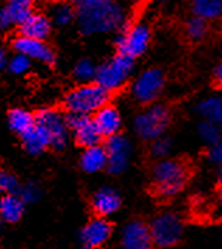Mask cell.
I'll use <instances>...</instances> for the list:
<instances>
[{"instance_id":"1","label":"cell","mask_w":222,"mask_h":249,"mask_svg":"<svg viewBox=\"0 0 222 249\" xmlns=\"http://www.w3.org/2000/svg\"><path fill=\"white\" fill-rule=\"evenodd\" d=\"M75 12L79 28L85 36L121 30L127 23L124 9L110 0H79Z\"/></svg>"},{"instance_id":"2","label":"cell","mask_w":222,"mask_h":249,"mask_svg":"<svg viewBox=\"0 0 222 249\" xmlns=\"http://www.w3.org/2000/svg\"><path fill=\"white\" fill-rule=\"evenodd\" d=\"M191 176L188 163L183 159L166 158L157 160L151 173V186L155 196L171 198L182 193Z\"/></svg>"},{"instance_id":"3","label":"cell","mask_w":222,"mask_h":249,"mask_svg":"<svg viewBox=\"0 0 222 249\" xmlns=\"http://www.w3.org/2000/svg\"><path fill=\"white\" fill-rule=\"evenodd\" d=\"M110 92H107L96 82L79 85L78 88L66 93L64 97V106L68 114L90 116L96 114L102 107L108 105Z\"/></svg>"},{"instance_id":"4","label":"cell","mask_w":222,"mask_h":249,"mask_svg":"<svg viewBox=\"0 0 222 249\" xmlns=\"http://www.w3.org/2000/svg\"><path fill=\"white\" fill-rule=\"evenodd\" d=\"M171 121V113L168 106L155 103L148 106L134 120V130L144 141H155L163 137Z\"/></svg>"},{"instance_id":"5","label":"cell","mask_w":222,"mask_h":249,"mask_svg":"<svg viewBox=\"0 0 222 249\" xmlns=\"http://www.w3.org/2000/svg\"><path fill=\"white\" fill-rule=\"evenodd\" d=\"M154 245L157 248H171L180 244L184 234L182 217L176 213L165 211L157 214L149 224Z\"/></svg>"},{"instance_id":"6","label":"cell","mask_w":222,"mask_h":249,"mask_svg":"<svg viewBox=\"0 0 222 249\" xmlns=\"http://www.w3.org/2000/svg\"><path fill=\"white\" fill-rule=\"evenodd\" d=\"M151 28L145 23H125L124 27L120 30V34L116 39L117 53L128 56L131 59H135L149 47L151 42Z\"/></svg>"},{"instance_id":"7","label":"cell","mask_w":222,"mask_h":249,"mask_svg":"<svg viewBox=\"0 0 222 249\" xmlns=\"http://www.w3.org/2000/svg\"><path fill=\"white\" fill-rule=\"evenodd\" d=\"M134 72V59L124 55H114L97 68L96 83L107 92L117 90L127 83Z\"/></svg>"},{"instance_id":"8","label":"cell","mask_w":222,"mask_h":249,"mask_svg":"<svg viewBox=\"0 0 222 249\" xmlns=\"http://www.w3.org/2000/svg\"><path fill=\"white\" fill-rule=\"evenodd\" d=\"M166 78L162 69L159 68H149L141 72L132 83L131 93L135 102L139 105L151 106L155 105L157 99L165 89Z\"/></svg>"},{"instance_id":"9","label":"cell","mask_w":222,"mask_h":249,"mask_svg":"<svg viewBox=\"0 0 222 249\" xmlns=\"http://www.w3.org/2000/svg\"><path fill=\"white\" fill-rule=\"evenodd\" d=\"M107 152V171L111 175H121L128 168L132 145L130 140L121 134L107 138L104 145Z\"/></svg>"},{"instance_id":"10","label":"cell","mask_w":222,"mask_h":249,"mask_svg":"<svg viewBox=\"0 0 222 249\" xmlns=\"http://www.w3.org/2000/svg\"><path fill=\"white\" fill-rule=\"evenodd\" d=\"M35 123L42 125L48 131L51 137V146H53L55 149H62L65 146L69 134V127L65 116H62L59 111L52 108H45L37 114Z\"/></svg>"},{"instance_id":"11","label":"cell","mask_w":222,"mask_h":249,"mask_svg":"<svg viewBox=\"0 0 222 249\" xmlns=\"http://www.w3.org/2000/svg\"><path fill=\"white\" fill-rule=\"evenodd\" d=\"M66 123L69 130L73 132V137L80 146L92 148L100 145L102 134L99 132L96 123L92 116H79V114H68Z\"/></svg>"},{"instance_id":"12","label":"cell","mask_w":222,"mask_h":249,"mask_svg":"<svg viewBox=\"0 0 222 249\" xmlns=\"http://www.w3.org/2000/svg\"><path fill=\"white\" fill-rule=\"evenodd\" d=\"M122 249H152L154 239L151 234L149 224L141 220H132L127 223L121 232Z\"/></svg>"},{"instance_id":"13","label":"cell","mask_w":222,"mask_h":249,"mask_svg":"<svg viewBox=\"0 0 222 249\" xmlns=\"http://www.w3.org/2000/svg\"><path fill=\"white\" fill-rule=\"evenodd\" d=\"M13 48L17 51V53H21L27 56L28 59H37L42 64L52 65L55 64V53L44 42L38 39L26 38V37H18L14 39Z\"/></svg>"},{"instance_id":"14","label":"cell","mask_w":222,"mask_h":249,"mask_svg":"<svg viewBox=\"0 0 222 249\" xmlns=\"http://www.w3.org/2000/svg\"><path fill=\"white\" fill-rule=\"evenodd\" d=\"M113 234V227L105 218H93L80 231V239L86 248L97 249L103 247Z\"/></svg>"},{"instance_id":"15","label":"cell","mask_w":222,"mask_h":249,"mask_svg":"<svg viewBox=\"0 0 222 249\" xmlns=\"http://www.w3.org/2000/svg\"><path fill=\"white\" fill-rule=\"evenodd\" d=\"M93 120L103 138H111L120 134L121 125H122V118L116 106L108 103L104 107H102L93 116Z\"/></svg>"},{"instance_id":"16","label":"cell","mask_w":222,"mask_h":249,"mask_svg":"<svg viewBox=\"0 0 222 249\" xmlns=\"http://www.w3.org/2000/svg\"><path fill=\"white\" fill-rule=\"evenodd\" d=\"M31 14H33L31 1L12 0L0 10V27L7 28L13 24L21 26Z\"/></svg>"},{"instance_id":"17","label":"cell","mask_w":222,"mask_h":249,"mask_svg":"<svg viewBox=\"0 0 222 249\" xmlns=\"http://www.w3.org/2000/svg\"><path fill=\"white\" fill-rule=\"evenodd\" d=\"M92 207L99 217H108L121 207V196L111 187H102L93 196Z\"/></svg>"},{"instance_id":"18","label":"cell","mask_w":222,"mask_h":249,"mask_svg":"<svg viewBox=\"0 0 222 249\" xmlns=\"http://www.w3.org/2000/svg\"><path fill=\"white\" fill-rule=\"evenodd\" d=\"M21 37L44 41L51 34V20L42 13H33L20 26Z\"/></svg>"},{"instance_id":"19","label":"cell","mask_w":222,"mask_h":249,"mask_svg":"<svg viewBox=\"0 0 222 249\" xmlns=\"http://www.w3.org/2000/svg\"><path fill=\"white\" fill-rule=\"evenodd\" d=\"M23 145L28 154L37 155L44 152L48 146H51V137L42 125L35 123L34 128L23 137Z\"/></svg>"},{"instance_id":"20","label":"cell","mask_w":222,"mask_h":249,"mask_svg":"<svg viewBox=\"0 0 222 249\" xmlns=\"http://www.w3.org/2000/svg\"><path fill=\"white\" fill-rule=\"evenodd\" d=\"M80 168L87 173H96V172L107 169V152L104 146L96 145L92 148H86L80 157Z\"/></svg>"},{"instance_id":"21","label":"cell","mask_w":222,"mask_h":249,"mask_svg":"<svg viewBox=\"0 0 222 249\" xmlns=\"http://www.w3.org/2000/svg\"><path fill=\"white\" fill-rule=\"evenodd\" d=\"M191 13L207 23L222 20V0H194L191 3Z\"/></svg>"},{"instance_id":"22","label":"cell","mask_w":222,"mask_h":249,"mask_svg":"<svg viewBox=\"0 0 222 249\" xmlns=\"http://www.w3.org/2000/svg\"><path fill=\"white\" fill-rule=\"evenodd\" d=\"M197 113L204 121L222 125V99L218 96H211L203 99L196 107Z\"/></svg>"},{"instance_id":"23","label":"cell","mask_w":222,"mask_h":249,"mask_svg":"<svg viewBox=\"0 0 222 249\" xmlns=\"http://www.w3.org/2000/svg\"><path fill=\"white\" fill-rule=\"evenodd\" d=\"M24 201L17 195H6L0 198V217L7 223H16L21 218Z\"/></svg>"},{"instance_id":"24","label":"cell","mask_w":222,"mask_h":249,"mask_svg":"<svg viewBox=\"0 0 222 249\" xmlns=\"http://www.w3.org/2000/svg\"><path fill=\"white\" fill-rule=\"evenodd\" d=\"M9 125L16 134L24 137L27 132L34 128L35 117L23 108H14L9 113Z\"/></svg>"},{"instance_id":"25","label":"cell","mask_w":222,"mask_h":249,"mask_svg":"<svg viewBox=\"0 0 222 249\" xmlns=\"http://www.w3.org/2000/svg\"><path fill=\"white\" fill-rule=\"evenodd\" d=\"M208 33L209 23L200 17L191 16L184 23V34H186L187 39L193 44H198V42L204 41L207 38Z\"/></svg>"},{"instance_id":"26","label":"cell","mask_w":222,"mask_h":249,"mask_svg":"<svg viewBox=\"0 0 222 249\" xmlns=\"http://www.w3.org/2000/svg\"><path fill=\"white\" fill-rule=\"evenodd\" d=\"M198 135L207 145L217 144L222 141V127L218 124L203 120L198 124Z\"/></svg>"},{"instance_id":"27","label":"cell","mask_w":222,"mask_h":249,"mask_svg":"<svg viewBox=\"0 0 222 249\" xmlns=\"http://www.w3.org/2000/svg\"><path fill=\"white\" fill-rule=\"evenodd\" d=\"M96 72L97 68L93 65L90 59H82L73 69V76L76 78V80L82 82V85H85V83H92L93 79L96 80Z\"/></svg>"},{"instance_id":"28","label":"cell","mask_w":222,"mask_h":249,"mask_svg":"<svg viewBox=\"0 0 222 249\" xmlns=\"http://www.w3.org/2000/svg\"><path fill=\"white\" fill-rule=\"evenodd\" d=\"M171 146H173L171 138L168 137V135H163V137H159L155 141L151 142L149 154H151V157L155 158L157 160H162V159L169 158Z\"/></svg>"},{"instance_id":"29","label":"cell","mask_w":222,"mask_h":249,"mask_svg":"<svg viewBox=\"0 0 222 249\" xmlns=\"http://www.w3.org/2000/svg\"><path fill=\"white\" fill-rule=\"evenodd\" d=\"M76 17V12L69 4H58L52 12V20L58 26H68Z\"/></svg>"},{"instance_id":"30","label":"cell","mask_w":222,"mask_h":249,"mask_svg":"<svg viewBox=\"0 0 222 249\" xmlns=\"http://www.w3.org/2000/svg\"><path fill=\"white\" fill-rule=\"evenodd\" d=\"M18 180L6 169H0V193L14 195L18 190Z\"/></svg>"},{"instance_id":"31","label":"cell","mask_w":222,"mask_h":249,"mask_svg":"<svg viewBox=\"0 0 222 249\" xmlns=\"http://www.w3.org/2000/svg\"><path fill=\"white\" fill-rule=\"evenodd\" d=\"M7 66H9V71L12 73H14V75H23V73L28 72V69L31 66V61L27 56H24V55L17 53L9 61V65Z\"/></svg>"},{"instance_id":"32","label":"cell","mask_w":222,"mask_h":249,"mask_svg":"<svg viewBox=\"0 0 222 249\" xmlns=\"http://www.w3.org/2000/svg\"><path fill=\"white\" fill-rule=\"evenodd\" d=\"M18 197L24 201V203H33L39 197L38 187L34 183L24 184L21 189H18Z\"/></svg>"},{"instance_id":"33","label":"cell","mask_w":222,"mask_h":249,"mask_svg":"<svg viewBox=\"0 0 222 249\" xmlns=\"http://www.w3.org/2000/svg\"><path fill=\"white\" fill-rule=\"evenodd\" d=\"M205 157L211 163L222 166V141L217 142V144L208 145L207 151H205Z\"/></svg>"},{"instance_id":"34","label":"cell","mask_w":222,"mask_h":249,"mask_svg":"<svg viewBox=\"0 0 222 249\" xmlns=\"http://www.w3.org/2000/svg\"><path fill=\"white\" fill-rule=\"evenodd\" d=\"M212 83L217 88H222V61L212 71Z\"/></svg>"},{"instance_id":"35","label":"cell","mask_w":222,"mask_h":249,"mask_svg":"<svg viewBox=\"0 0 222 249\" xmlns=\"http://www.w3.org/2000/svg\"><path fill=\"white\" fill-rule=\"evenodd\" d=\"M6 65H9V61H7V56H6V53L0 50V71L4 68Z\"/></svg>"},{"instance_id":"36","label":"cell","mask_w":222,"mask_h":249,"mask_svg":"<svg viewBox=\"0 0 222 249\" xmlns=\"http://www.w3.org/2000/svg\"><path fill=\"white\" fill-rule=\"evenodd\" d=\"M218 186H222V166L218 169Z\"/></svg>"},{"instance_id":"37","label":"cell","mask_w":222,"mask_h":249,"mask_svg":"<svg viewBox=\"0 0 222 249\" xmlns=\"http://www.w3.org/2000/svg\"><path fill=\"white\" fill-rule=\"evenodd\" d=\"M218 197H220V201L222 203V186H218Z\"/></svg>"},{"instance_id":"38","label":"cell","mask_w":222,"mask_h":249,"mask_svg":"<svg viewBox=\"0 0 222 249\" xmlns=\"http://www.w3.org/2000/svg\"><path fill=\"white\" fill-rule=\"evenodd\" d=\"M82 249H92V248H86V247H83V248Z\"/></svg>"}]
</instances>
